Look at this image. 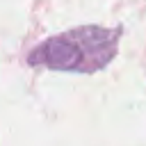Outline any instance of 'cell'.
Listing matches in <instances>:
<instances>
[{"label":"cell","instance_id":"6da1fadb","mask_svg":"<svg viewBox=\"0 0 146 146\" xmlns=\"http://www.w3.org/2000/svg\"><path fill=\"white\" fill-rule=\"evenodd\" d=\"M119 39H121L119 27H100V25L73 27L39 43L27 55V64L52 71L96 73L116 57Z\"/></svg>","mask_w":146,"mask_h":146}]
</instances>
